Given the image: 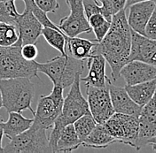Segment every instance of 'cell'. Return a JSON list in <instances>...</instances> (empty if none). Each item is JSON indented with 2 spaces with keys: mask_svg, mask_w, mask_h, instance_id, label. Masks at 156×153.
<instances>
[{
  "mask_svg": "<svg viewBox=\"0 0 156 153\" xmlns=\"http://www.w3.org/2000/svg\"><path fill=\"white\" fill-rule=\"evenodd\" d=\"M131 48V29L128 23L126 10H121L112 17L111 26L106 37L98 43L96 51L102 54L111 68L114 81L120 77V72L129 62Z\"/></svg>",
  "mask_w": 156,
  "mask_h": 153,
  "instance_id": "1",
  "label": "cell"
},
{
  "mask_svg": "<svg viewBox=\"0 0 156 153\" xmlns=\"http://www.w3.org/2000/svg\"><path fill=\"white\" fill-rule=\"evenodd\" d=\"M81 75L82 74L76 75L68 94L64 98L61 112L53 123L52 130L49 137V146L51 152H56L57 142L63 128L68 125L74 124L83 115L90 113L87 100L81 92Z\"/></svg>",
  "mask_w": 156,
  "mask_h": 153,
  "instance_id": "2",
  "label": "cell"
},
{
  "mask_svg": "<svg viewBox=\"0 0 156 153\" xmlns=\"http://www.w3.org/2000/svg\"><path fill=\"white\" fill-rule=\"evenodd\" d=\"M35 84L31 79L26 77L0 79V92L3 100V107L7 111L21 113L29 110L32 114V101L35 96Z\"/></svg>",
  "mask_w": 156,
  "mask_h": 153,
  "instance_id": "3",
  "label": "cell"
},
{
  "mask_svg": "<svg viewBox=\"0 0 156 153\" xmlns=\"http://www.w3.org/2000/svg\"><path fill=\"white\" fill-rule=\"evenodd\" d=\"M21 41L13 45L0 46V79L10 78H36L39 79L36 60H27L21 54Z\"/></svg>",
  "mask_w": 156,
  "mask_h": 153,
  "instance_id": "4",
  "label": "cell"
},
{
  "mask_svg": "<svg viewBox=\"0 0 156 153\" xmlns=\"http://www.w3.org/2000/svg\"><path fill=\"white\" fill-rule=\"evenodd\" d=\"M84 61L68 54H60L44 63L37 62V64L38 72L47 75L52 82L53 86L66 89L73 84L77 74L83 73Z\"/></svg>",
  "mask_w": 156,
  "mask_h": 153,
  "instance_id": "5",
  "label": "cell"
},
{
  "mask_svg": "<svg viewBox=\"0 0 156 153\" xmlns=\"http://www.w3.org/2000/svg\"><path fill=\"white\" fill-rule=\"evenodd\" d=\"M3 152H51L49 146V138L46 135V129L33 122L29 129L11 139L9 144L3 148Z\"/></svg>",
  "mask_w": 156,
  "mask_h": 153,
  "instance_id": "6",
  "label": "cell"
},
{
  "mask_svg": "<svg viewBox=\"0 0 156 153\" xmlns=\"http://www.w3.org/2000/svg\"><path fill=\"white\" fill-rule=\"evenodd\" d=\"M103 125L115 138V143L127 144L136 149L139 134L138 117L115 113Z\"/></svg>",
  "mask_w": 156,
  "mask_h": 153,
  "instance_id": "7",
  "label": "cell"
},
{
  "mask_svg": "<svg viewBox=\"0 0 156 153\" xmlns=\"http://www.w3.org/2000/svg\"><path fill=\"white\" fill-rule=\"evenodd\" d=\"M64 89L60 86H53L49 95L39 96L37 110L33 114L34 123L48 129L53 126L54 121L61 112L64 96Z\"/></svg>",
  "mask_w": 156,
  "mask_h": 153,
  "instance_id": "8",
  "label": "cell"
},
{
  "mask_svg": "<svg viewBox=\"0 0 156 153\" xmlns=\"http://www.w3.org/2000/svg\"><path fill=\"white\" fill-rule=\"evenodd\" d=\"M87 102L90 114L98 124H104L115 113L108 83L105 87L86 85Z\"/></svg>",
  "mask_w": 156,
  "mask_h": 153,
  "instance_id": "9",
  "label": "cell"
},
{
  "mask_svg": "<svg viewBox=\"0 0 156 153\" xmlns=\"http://www.w3.org/2000/svg\"><path fill=\"white\" fill-rule=\"evenodd\" d=\"M83 0H66L70 8L69 15L60 19L58 26L65 35L69 37H78L83 33H90V28L83 8Z\"/></svg>",
  "mask_w": 156,
  "mask_h": 153,
  "instance_id": "10",
  "label": "cell"
},
{
  "mask_svg": "<svg viewBox=\"0 0 156 153\" xmlns=\"http://www.w3.org/2000/svg\"><path fill=\"white\" fill-rule=\"evenodd\" d=\"M139 134L136 150L147 145V141L156 135V90L151 100L143 106L138 116Z\"/></svg>",
  "mask_w": 156,
  "mask_h": 153,
  "instance_id": "11",
  "label": "cell"
},
{
  "mask_svg": "<svg viewBox=\"0 0 156 153\" xmlns=\"http://www.w3.org/2000/svg\"><path fill=\"white\" fill-rule=\"evenodd\" d=\"M138 60L156 67V40L131 29V48L129 61Z\"/></svg>",
  "mask_w": 156,
  "mask_h": 153,
  "instance_id": "12",
  "label": "cell"
},
{
  "mask_svg": "<svg viewBox=\"0 0 156 153\" xmlns=\"http://www.w3.org/2000/svg\"><path fill=\"white\" fill-rule=\"evenodd\" d=\"M126 85H134L154 80L156 78V67L146 62L131 60L125 64L120 72Z\"/></svg>",
  "mask_w": 156,
  "mask_h": 153,
  "instance_id": "13",
  "label": "cell"
},
{
  "mask_svg": "<svg viewBox=\"0 0 156 153\" xmlns=\"http://www.w3.org/2000/svg\"><path fill=\"white\" fill-rule=\"evenodd\" d=\"M155 6V2L150 0L137 2L129 5L128 7L129 15L127 20L130 29L140 35L145 36L146 24Z\"/></svg>",
  "mask_w": 156,
  "mask_h": 153,
  "instance_id": "14",
  "label": "cell"
},
{
  "mask_svg": "<svg viewBox=\"0 0 156 153\" xmlns=\"http://www.w3.org/2000/svg\"><path fill=\"white\" fill-rule=\"evenodd\" d=\"M17 27L19 29L20 39L22 45L36 43L39 37L42 35L43 25L33 12L26 7L23 13H20L17 19Z\"/></svg>",
  "mask_w": 156,
  "mask_h": 153,
  "instance_id": "15",
  "label": "cell"
},
{
  "mask_svg": "<svg viewBox=\"0 0 156 153\" xmlns=\"http://www.w3.org/2000/svg\"><path fill=\"white\" fill-rule=\"evenodd\" d=\"M108 88L115 113L133 115L136 117L139 116L143 107L136 104L130 98V96L127 93L125 88L114 85L111 82L110 79L108 81Z\"/></svg>",
  "mask_w": 156,
  "mask_h": 153,
  "instance_id": "16",
  "label": "cell"
},
{
  "mask_svg": "<svg viewBox=\"0 0 156 153\" xmlns=\"http://www.w3.org/2000/svg\"><path fill=\"white\" fill-rule=\"evenodd\" d=\"M106 59L99 52L93 53L88 58L87 66L89 72L87 76L81 77V82L85 85L93 87L107 86L109 78L106 75Z\"/></svg>",
  "mask_w": 156,
  "mask_h": 153,
  "instance_id": "17",
  "label": "cell"
},
{
  "mask_svg": "<svg viewBox=\"0 0 156 153\" xmlns=\"http://www.w3.org/2000/svg\"><path fill=\"white\" fill-rule=\"evenodd\" d=\"M97 45L98 42L96 40L93 42L88 39L80 38L78 37H68L66 42L68 55L81 60H86L93 53H95Z\"/></svg>",
  "mask_w": 156,
  "mask_h": 153,
  "instance_id": "18",
  "label": "cell"
},
{
  "mask_svg": "<svg viewBox=\"0 0 156 153\" xmlns=\"http://www.w3.org/2000/svg\"><path fill=\"white\" fill-rule=\"evenodd\" d=\"M8 120L6 122L2 120L1 126L4 130V134L10 140L29 129L34 121L33 119L24 117L21 113L11 112L8 113Z\"/></svg>",
  "mask_w": 156,
  "mask_h": 153,
  "instance_id": "19",
  "label": "cell"
},
{
  "mask_svg": "<svg viewBox=\"0 0 156 153\" xmlns=\"http://www.w3.org/2000/svg\"><path fill=\"white\" fill-rule=\"evenodd\" d=\"M130 98L138 105L145 106L151 100L156 90V80L124 87Z\"/></svg>",
  "mask_w": 156,
  "mask_h": 153,
  "instance_id": "20",
  "label": "cell"
},
{
  "mask_svg": "<svg viewBox=\"0 0 156 153\" xmlns=\"http://www.w3.org/2000/svg\"><path fill=\"white\" fill-rule=\"evenodd\" d=\"M115 143V138L107 131L103 124L96 125L93 130L82 142V146L94 149H104Z\"/></svg>",
  "mask_w": 156,
  "mask_h": 153,
  "instance_id": "21",
  "label": "cell"
},
{
  "mask_svg": "<svg viewBox=\"0 0 156 153\" xmlns=\"http://www.w3.org/2000/svg\"><path fill=\"white\" fill-rule=\"evenodd\" d=\"M80 146H82V142L76 132L74 125L66 126L59 134L56 146V152H72Z\"/></svg>",
  "mask_w": 156,
  "mask_h": 153,
  "instance_id": "22",
  "label": "cell"
},
{
  "mask_svg": "<svg viewBox=\"0 0 156 153\" xmlns=\"http://www.w3.org/2000/svg\"><path fill=\"white\" fill-rule=\"evenodd\" d=\"M42 36L52 48L56 49L61 55H67L66 42L68 36L61 30H57L49 27H43Z\"/></svg>",
  "mask_w": 156,
  "mask_h": 153,
  "instance_id": "23",
  "label": "cell"
},
{
  "mask_svg": "<svg viewBox=\"0 0 156 153\" xmlns=\"http://www.w3.org/2000/svg\"><path fill=\"white\" fill-rule=\"evenodd\" d=\"M19 39L20 32L17 25L0 22V46L13 45Z\"/></svg>",
  "mask_w": 156,
  "mask_h": 153,
  "instance_id": "24",
  "label": "cell"
},
{
  "mask_svg": "<svg viewBox=\"0 0 156 153\" xmlns=\"http://www.w3.org/2000/svg\"><path fill=\"white\" fill-rule=\"evenodd\" d=\"M97 124V121L94 120V118L90 113L80 117L74 122L73 125L79 139L81 140V142H83L93 130V128L96 127Z\"/></svg>",
  "mask_w": 156,
  "mask_h": 153,
  "instance_id": "25",
  "label": "cell"
},
{
  "mask_svg": "<svg viewBox=\"0 0 156 153\" xmlns=\"http://www.w3.org/2000/svg\"><path fill=\"white\" fill-rule=\"evenodd\" d=\"M14 1L15 0L0 1V22L17 25L20 13L17 12Z\"/></svg>",
  "mask_w": 156,
  "mask_h": 153,
  "instance_id": "26",
  "label": "cell"
},
{
  "mask_svg": "<svg viewBox=\"0 0 156 153\" xmlns=\"http://www.w3.org/2000/svg\"><path fill=\"white\" fill-rule=\"evenodd\" d=\"M102 8V14L108 20L121 10L125 9L127 0H94Z\"/></svg>",
  "mask_w": 156,
  "mask_h": 153,
  "instance_id": "27",
  "label": "cell"
},
{
  "mask_svg": "<svg viewBox=\"0 0 156 153\" xmlns=\"http://www.w3.org/2000/svg\"><path fill=\"white\" fill-rule=\"evenodd\" d=\"M23 2L25 4V7L29 8L33 12V14L40 21V23L43 25V27H49V28H52V29H55L57 30H60L56 24H54L53 22H51L49 19L46 12L44 11H43L41 8H39L36 5V3L34 2V0H23Z\"/></svg>",
  "mask_w": 156,
  "mask_h": 153,
  "instance_id": "28",
  "label": "cell"
},
{
  "mask_svg": "<svg viewBox=\"0 0 156 153\" xmlns=\"http://www.w3.org/2000/svg\"><path fill=\"white\" fill-rule=\"evenodd\" d=\"M36 5L39 8L47 12H56V11L59 8L57 0H34Z\"/></svg>",
  "mask_w": 156,
  "mask_h": 153,
  "instance_id": "29",
  "label": "cell"
},
{
  "mask_svg": "<svg viewBox=\"0 0 156 153\" xmlns=\"http://www.w3.org/2000/svg\"><path fill=\"white\" fill-rule=\"evenodd\" d=\"M21 54L27 60H35L38 55V50L36 43H28L21 46Z\"/></svg>",
  "mask_w": 156,
  "mask_h": 153,
  "instance_id": "30",
  "label": "cell"
},
{
  "mask_svg": "<svg viewBox=\"0 0 156 153\" xmlns=\"http://www.w3.org/2000/svg\"><path fill=\"white\" fill-rule=\"evenodd\" d=\"M145 36L149 38L156 40V6L146 24Z\"/></svg>",
  "mask_w": 156,
  "mask_h": 153,
  "instance_id": "31",
  "label": "cell"
},
{
  "mask_svg": "<svg viewBox=\"0 0 156 153\" xmlns=\"http://www.w3.org/2000/svg\"><path fill=\"white\" fill-rule=\"evenodd\" d=\"M87 19L91 29L103 25L107 21H110V20L106 19L105 16L102 13H94V14L90 15L89 18H87Z\"/></svg>",
  "mask_w": 156,
  "mask_h": 153,
  "instance_id": "32",
  "label": "cell"
},
{
  "mask_svg": "<svg viewBox=\"0 0 156 153\" xmlns=\"http://www.w3.org/2000/svg\"><path fill=\"white\" fill-rule=\"evenodd\" d=\"M110 26H111V21H107L103 25L97 27L95 29H92V31H93V33H94V35L96 37V41L98 43H99L102 39L106 37L108 30L110 29Z\"/></svg>",
  "mask_w": 156,
  "mask_h": 153,
  "instance_id": "33",
  "label": "cell"
},
{
  "mask_svg": "<svg viewBox=\"0 0 156 153\" xmlns=\"http://www.w3.org/2000/svg\"><path fill=\"white\" fill-rule=\"evenodd\" d=\"M147 145H151L153 147V149L156 151V135L150 138L148 141H147Z\"/></svg>",
  "mask_w": 156,
  "mask_h": 153,
  "instance_id": "34",
  "label": "cell"
},
{
  "mask_svg": "<svg viewBox=\"0 0 156 153\" xmlns=\"http://www.w3.org/2000/svg\"><path fill=\"white\" fill-rule=\"evenodd\" d=\"M141 1H146V0H127L125 10H126L129 5H133V4H135V3H137V2H141ZM150 1H154V2H155L156 3V0H150Z\"/></svg>",
  "mask_w": 156,
  "mask_h": 153,
  "instance_id": "35",
  "label": "cell"
},
{
  "mask_svg": "<svg viewBox=\"0 0 156 153\" xmlns=\"http://www.w3.org/2000/svg\"><path fill=\"white\" fill-rule=\"evenodd\" d=\"M2 120H3V119L0 116V150L3 151V148H2V139H3V135H4V130H3V127L1 126V121Z\"/></svg>",
  "mask_w": 156,
  "mask_h": 153,
  "instance_id": "36",
  "label": "cell"
},
{
  "mask_svg": "<svg viewBox=\"0 0 156 153\" xmlns=\"http://www.w3.org/2000/svg\"><path fill=\"white\" fill-rule=\"evenodd\" d=\"M3 107V100H2V96H1V92H0V109Z\"/></svg>",
  "mask_w": 156,
  "mask_h": 153,
  "instance_id": "37",
  "label": "cell"
},
{
  "mask_svg": "<svg viewBox=\"0 0 156 153\" xmlns=\"http://www.w3.org/2000/svg\"><path fill=\"white\" fill-rule=\"evenodd\" d=\"M0 152H3V151H2V150H0Z\"/></svg>",
  "mask_w": 156,
  "mask_h": 153,
  "instance_id": "38",
  "label": "cell"
},
{
  "mask_svg": "<svg viewBox=\"0 0 156 153\" xmlns=\"http://www.w3.org/2000/svg\"><path fill=\"white\" fill-rule=\"evenodd\" d=\"M0 1H6V0H0Z\"/></svg>",
  "mask_w": 156,
  "mask_h": 153,
  "instance_id": "39",
  "label": "cell"
},
{
  "mask_svg": "<svg viewBox=\"0 0 156 153\" xmlns=\"http://www.w3.org/2000/svg\"><path fill=\"white\" fill-rule=\"evenodd\" d=\"M155 80H156V78H155Z\"/></svg>",
  "mask_w": 156,
  "mask_h": 153,
  "instance_id": "40",
  "label": "cell"
}]
</instances>
